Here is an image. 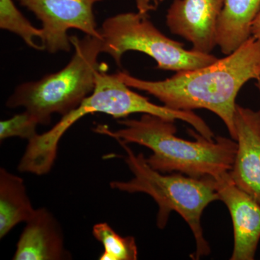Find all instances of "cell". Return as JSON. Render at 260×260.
Returning <instances> with one entry per match:
<instances>
[{"mask_svg": "<svg viewBox=\"0 0 260 260\" xmlns=\"http://www.w3.org/2000/svg\"><path fill=\"white\" fill-rule=\"evenodd\" d=\"M116 73L130 88L153 95L170 109H204L214 113L236 140V99L248 81L260 77V40L251 37L225 57L198 69L178 72L160 81L140 79L126 72Z\"/></svg>", "mask_w": 260, "mask_h": 260, "instance_id": "1", "label": "cell"}, {"mask_svg": "<svg viewBox=\"0 0 260 260\" xmlns=\"http://www.w3.org/2000/svg\"><path fill=\"white\" fill-rule=\"evenodd\" d=\"M118 123L124 127L113 132L107 126L99 125L94 131L116 141L150 149L153 154L147 161L159 172L215 177L232 169L237 149V141L232 138L218 136L209 140L189 129L195 140L182 139L176 135L175 121L148 114H143L139 119H123Z\"/></svg>", "mask_w": 260, "mask_h": 260, "instance_id": "2", "label": "cell"}, {"mask_svg": "<svg viewBox=\"0 0 260 260\" xmlns=\"http://www.w3.org/2000/svg\"><path fill=\"white\" fill-rule=\"evenodd\" d=\"M104 66L96 72L93 93L66 115L51 129L37 134L29 140L25 153L18 164L22 173L42 176L50 172L57 155L58 145L64 133L81 118L104 113L115 119L126 118L133 114H148L171 120H181L190 124L194 129H203L205 121L193 111L176 110L159 106L133 91L116 74H108Z\"/></svg>", "mask_w": 260, "mask_h": 260, "instance_id": "3", "label": "cell"}, {"mask_svg": "<svg viewBox=\"0 0 260 260\" xmlns=\"http://www.w3.org/2000/svg\"><path fill=\"white\" fill-rule=\"evenodd\" d=\"M117 142L125 150V162L133 178L126 181H112L111 188L152 197L158 206L157 225L160 229L167 225L171 213L179 214L190 228L196 242V251L191 257L200 259L208 256L210 248L203 235L201 218L208 205L219 200L214 177L194 178L181 173L159 172L149 165L143 153L136 155L127 143Z\"/></svg>", "mask_w": 260, "mask_h": 260, "instance_id": "4", "label": "cell"}, {"mask_svg": "<svg viewBox=\"0 0 260 260\" xmlns=\"http://www.w3.org/2000/svg\"><path fill=\"white\" fill-rule=\"evenodd\" d=\"M70 42L75 52L69 63L42 79L19 85L7 101V107H23L39 124L48 125L53 114L66 115L93 93L95 74L104 66L98 61L103 53L102 38L74 36Z\"/></svg>", "mask_w": 260, "mask_h": 260, "instance_id": "5", "label": "cell"}, {"mask_svg": "<svg viewBox=\"0 0 260 260\" xmlns=\"http://www.w3.org/2000/svg\"><path fill=\"white\" fill-rule=\"evenodd\" d=\"M103 53L112 56L118 66L129 51H140L157 62L158 69L181 72L198 69L215 62L211 54L187 50L184 44L162 34L149 19L148 14L120 13L104 20L99 28Z\"/></svg>", "mask_w": 260, "mask_h": 260, "instance_id": "6", "label": "cell"}, {"mask_svg": "<svg viewBox=\"0 0 260 260\" xmlns=\"http://www.w3.org/2000/svg\"><path fill=\"white\" fill-rule=\"evenodd\" d=\"M42 24V45L50 54L68 51L72 44L68 31L77 29L85 35L102 37L93 7L102 0H17Z\"/></svg>", "mask_w": 260, "mask_h": 260, "instance_id": "7", "label": "cell"}, {"mask_svg": "<svg viewBox=\"0 0 260 260\" xmlns=\"http://www.w3.org/2000/svg\"><path fill=\"white\" fill-rule=\"evenodd\" d=\"M214 179L219 200L232 216L234 244L230 259H254L260 240L259 203L234 184L229 172Z\"/></svg>", "mask_w": 260, "mask_h": 260, "instance_id": "8", "label": "cell"}, {"mask_svg": "<svg viewBox=\"0 0 260 260\" xmlns=\"http://www.w3.org/2000/svg\"><path fill=\"white\" fill-rule=\"evenodd\" d=\"M224 0H174L167 15L173 34L190 42L192 50L211 54L217 46V25Z\"/></svg>", "mask_w": 260, "mask_h": 260, "instance_id": "9", "label": "cell"}, {"mask_svg": "<svg viewBox=\"0 0 260 260\" xmlns=\"http://www.w3.org/2000/svg\"><path fill=\"white\" fill-rule=\"evenodd\" d=\"M237 153L229 172L234 184L260 204V110L237 105Z\"/></svg>", "mask_w": 260, "mask_h": 260, "instance_id": "10", "label": "cell"}, {"mask_svg": "<svg viewBox=\"0 0 260 260\" xmlns=\"http://www.w3.org/2000/svg\"><path fill=\"white\" fill-rule=\"evenodd\" d=\"M60 224L47 208L36 209L20 235L14 260L69 259Z\"/></svg>", "mask_w": 260, "mask_h": 260, "instance_id": "11", "label": "cell"}, {"mask_svg": "<svg viewBox=\"0 0 260 260\" xmlns=\"http://www.w3.org/2000/svg\"><path fill=\"white\" fill-rule=\"evenodd\" d=\"M260 10V0H224L217 25V46L225 55L251 37V25Z\"/></svg>", "mask_w": 260, "mask_h": 260, "instance_id": "12", "label": "cell"}, {"mask_svg": "<svg viewBox=\"0 0 260 260\" xmlns=\"http://www.w3.org/2000/svg\"><path fill=\"white\" fill-rule=\"evenodd\" d=\"M23 179L0 169V239L22 222L27 221L35 212Z\"/></svg>", "mask_w": 260, "mask_h": 260, "instance_id": "13", "label": "cell"}, {"mask_svg": "<svg viewBox=\"0 0 260 260\" xmlns=\"http://www.w3.org/2000/svg\"><path fill=\"white\" fill-rule=\"evenodd\" d=\"M93 235L104 246L100 260H136L138 249L133 237H121L107 223L94 225Z\"/></svg>", "mask_w": 260, "mask_h": 260, "instance_id": "14", "label": "cell"}, {"mask_svg": "<svg viewBox=\"0 0 260 260\" xmlns=\"http://www.w3.org/2000/svg\"><path fill=\"white\" fill-rule=\"evenodd\" d=\"M0 28L13 32L23 39L29 47L36 50H44L35 39H43L42 28L34 26L18 10L13 0H0Z\"/></svg>", "mask_w": 260, "mask_h": 260, "instance_id": "15", "label": "cell"}, {"mask_svg": "<svg viewBox=\"0 0 260 260\" xmlns=\"http://www.w3.org/2000/svg\"><path fill=\"white\" fill-rule=\"evenodd\" d=\"M37 119L27 111L0 121V140L20 138L30 140L37 135Z\"/></svg>", "mask_w": 260, "mask_h": 260, "instance_id": "16", "label": "cell"}, {"mask_svg": "<svg viewBox=\"0 0 260 260\" xmlns=\"http://www.w3.org/2000/svg\"><path fill=\"white\" fill-rule=\"evenodd\" d=\"M164 0H135L138 11L143 14H148L158 8L159 3Z\"/></svg>", "mask_w": 260, "mask_h": 260, "instance_id": "17", "label": "cell"}, {"mask_svg": "<svg viewBox=\"0 0 260 260\" xmlns=\"http://www.w3.org/2000/svg\"><path fill=\"white\" fill-rule=\"evenodd\" d=\"M251 37L260 40V10L251 25Z\"/></svg>", "mask_w": 260, "mask_h": 260, "instance_id": "18", "label": "cell"}, {"mask_svg": "<svg viewBox=\"0 0 260 260\" xmlns=\"http://www.w3.org/2000/svg\"><path fill=\"white\" fill-rule=\"evenodd\" d=\"M256 80V82L255 85H256V88L258 89V90H259V92L260 93V77L259 78H258L257 80Z\"/></svg>", "mask_w": 260, "mask_h": 260, "instance_id": "19", "label": "cell"}]
</instances>
